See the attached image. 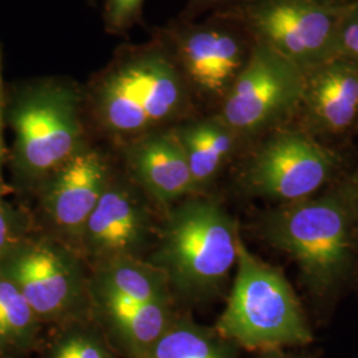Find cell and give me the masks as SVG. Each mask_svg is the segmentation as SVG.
<instances>
[{"label":"cell","mask_w":358,"mask_h":358,"mask_svg":"<svg viewBox=\"0 0 358 358\" xmlns=\"http://www.w3.org/2000/svg\"><path fill=\"white\" fill-rule=\"evenodd\" d=\"M176 45V60L192 92L222 103L255 41L236 19L219 13L206 23L180 29Z\"/></svg>","instance_id":"cell-10"},{"label":"cell","mask_w":358,"mask_h":358,"mask_svg":"<svg viewBox=\"0 0 358 358\" xmlns=\"http://www.w3.org/2000/svg\"><path fill=\"white\" fill-rule=\"evenodd\" d=\"M0 161H1V136H0Z\"/></svg>","instance_id":"cell-28"},{"label":"cell","mask_w":358,"mask_h":358,"mask_svg":"<svg viewBox=\"0 0 358 358\" xmlns=\"http://www.w3.org/2000/svg\"><path fill=\"white\" fill-rule=\"evenodd\" d=\"M15 161L26 178L45 179L81 146L78 96L69 85L40 84L13 106Z\"/></svg>","instance_id":"cell-7"},{"label":"cell","mask_w":358,"mask_h":358,"mask_svg":"<svg viewBox=\"0 0 358 358\" xmlns=\"http://www.w3.org/2000/svg\"><path fill=\"white\" fill-rule=\"evenodd\" d=\"M352 177H353V180H355V189H356V203H357V214H358V166L356 170H353L352 173Z\"/></svg>","instance_id":"cell-27"},{"label":"cell","mask_w":358,"mask_h":358,"mask_svg":"<svg viewBox=\"0 0 358 358\" xmlns=\"http://www.w3.org/2000/svg\"><path fill=\"white\" fill-rule=\"evenodd\" d=\"M52 358H109L103 346L85 334H69L53 349Z\"/></svg>","instance_id":"cell-21"},{"label":"cell","mask_w":358,"mask_h":358,"mask_svg":"<svg viewBox=\"0 0 358 358\" xmlns=\"http://www.w3.org/2000/svg\"><path fill=\"white\" fill-rule=\"evenodd\" d=\"M343 10L312 0H239L222 13L306 72L334 57Z\"/></svg>","instance_id":"cell-8"},{"label":"cell","mask_w":358,"mask_h":358,"mask_svg":"<svg viewBox=\"0 0 358 358\" xmlns=\"http://www.w3.org/2000/svg\"><path fill=\"white\" fill-rule=\"evenodd\" d=\"M38 319L24 296L0 268V349L26 348L35 334Z\"/></svg>","instance_id":"cell-19"},{"label":"cell","mask_w":358,"mask_h":358,"mask_svg":"<svg viewBox=\"0 0 358 358\" xmlns=\"http://www.w3.org/2000/svg\"><path fill=\"white\" fill-rule=\"evenodd\" d=\"M103 158L81 149L44 179L41 205L52 226L80 242L85 223L109 183Z\"/></svg>","instance_id":"cell-13"},{"label":"cell","mask_w":358,"mask_h":358,"mask_svg":"<svg viewBox=\"0 0 358 358\" xmlns=\"http://www.w3.org/2000/svg\"><path fill=\"white\" fill-rule=\"evenodd\" d=\"M294 122L331 146L358 133V64L334 56L306 71Z\"/></svg>","instance_id":"cell-11"},{"label":"cell","mask_w":358,"mask_h":358,"mask_svg":"<svg viewBox=\"0 0 358 358\" xmlns=\"http://www.w3.org/2000/svg\"><path fill=\"white\" fill-rule=\"evenodd\" d=\"M148 358H232L223 343L190 322L170 324Z\"/></svg>","instance_id":"cell-18"},{"label":"cell","mask_w":358,"mask_h":358,"mask_svg":"<svg viewBox=\"0 0 358 358\" xmlns=\"http://www.w3.org/2000/svg\"><path fill=\"white\" fill-rule=\"evenodd\" d=\"M260 358H304L299 356H292V355H285L282 350H273V352H266L264 356Z\"/></svg>","instance_id":"cell-26"},{"label":"cell","mask_w":358,"mask_h":358,"mask_svg":"<svg viewBox=\"0 0 358 358\" xmlns=\"http://www.w3.org/2000/svg\"><path fill=\"white\" fill-rule=\"evenodd\" d=\"M38 317H59L81 306L88 282L76 254L59 241L23 239L0 259Z\"/></svg>","instance_id":"cell-9"},{"label":"cell","mask_w":358,"mask_h":358,"mask_svg":"<svg viewBox=\"0 0 358 358\" xmlns=\"http://www.w3.org/2000/svg\"><path fill=\"white\" fill-rule=\"evenodd\" d=\"M269 247L289 256L308 291L317 299L337 294L358 264V214L352 174L294 203L275 205L256 223Z\"/></svg>","instance_id":"cell-1"},{"label":"cell","mask_w":358,"mask_h":358,"mask_svg":"<svg viewBox=\"0 0 358 358\" xmlns=\"http://www.w3.org/2000/svg\"><path fill=\"white\" fill-rule=\"evenodd\" d=\"M90 287L138 303L170 306L173 300L161 272L137 257H121L99 264Z\"/></svg>","instance_id":"cell-17"},{"label":"cell","mask_w":358,"mask_h":358,"mask_svg":"<svg viewBox=\"0 0 358 358\" xmlns=\"http://www.w3.org/2000/svg\"><path fill=\"white\" fill-rule=\"evenodd\" d=\"M90 292L109 324L134 349L148 352L171 324L169 304L138 303L97 288Z\"/></svg>","instance_id":"cell-16"},{"label":"cell","mask_w":358,"mask_h":358,"mask_svg":"<svg viewBox=\"0 0 358 358\" xmlns=\"http://www.w3.org/2000/svg\"><path fill=\"white\" fill-rule=\"evenodd\" d=\"M304 71L268 47L255 43L248 63L220 103L217 115L244 146L294 121Z\"/></svg>","instance_id":"cell-6"},{"label":"cell","mask_w":358,"mask_h":358,"mask_svg":"<svg viewBox=\"0 0 358 358\" xmlns=\"http://www.w3.org/2000/svg\"><path fill=\"white\" fill-rule=\"evenodd\" d=\"M239 232L234 217L210 198L194 196L173 206L146 260L165 278L173 299H214L236 267Z\"/></svg>","instance_id":"cell-2"},{"label":"cell","mask_w":358,"mask_h":358,"mask_svg":"<svg viewBox=\"0 0 358 358\" xmlns=\"http://www.w3.org/2000/svg\"><path fill=\"white\" fill-rule=\"evenodd\" d=\"M241 179L250 194L294 203L325 190L344 174V157L294 121L245 145Z\"/></svg>","instance_id":"cell-5"},{"label":"cell","mask_w":358,"mask_h":358,"mask_svg":"<svg viewBox=\"0 0 358 358\" xmlns=\"http://www.w3.org/2000/svg\"><path fill=\"white\" fill-rule=\"evenodd\" d=\"M334 56L358 64V1L341 13Z\"/></svg>","instance_id":"cell-20"},{"label":"cell","mask_w":358,"mask_h":358,"mask_svg":"<svg viewBox=\"0 0 358 358\" xmlns=\"http://www.w3.org/2000/svg\"><path fill=\"white\" fill-rule=\"evenodd\" d=\"M143 0H108L106 22L112 29H125L141 13Z\"/></svg>","instance_id":"cell-23"},{"label":"cell","mask_w":358,"mask_h":358,"mask_svg":"<svg viewBox=\"0 0 358 358\" xmlns=\"http://www.w3.org/2000/svg\"><path fill=\"white\" fill-rule=\"evenodd\" d=\"M315 3H319L321 6L325 7H331V8H336V10H343L349 7L350 4L356 3L358 0H312Z\"/></svg>","instance_id":"cell-25"},{"label":"cell","mask_w":358,"mask_h":358,"mask_svg":"<svg viewBox=\"0 0 358 358\" xmlns=\"http://www.w3.org/2000/svg\"><path fill=\"white\" fill-rule=\"evenodd\" d=\"M127 159L140 189L159 205H173L195 192L189 162L174 129L153 130L137 137L127 149Z\"/></svg>","instance_id":"cell-14"},{"label":"cell","mask_w":358,"mask_h":358,"mask_svg":"<svg viewBox=\"0 0 358 358\" xmlns=\"http://www.w3.org/2000/svg\"><path fill=\"white\" fill-rule=\"evenodd\" d=\"M192 1L196 8L206 10V8H213V7H219V6L229 7V6L238 3L239 0H192Z\"/></svg>","instance_id":"cell-24"},{"label":"cell","mask_w":358,"mask_h":358,"mask_svg":"<svg viewBox=\"0 0 358 358\" xmlns=\"http://www.w3.org/2000/svg\"><path fill=\"white\" fill-rule=\"evenodd\" d=\"M190 93L176 57L148 50L115 63L100 80L94 100L105 128L140 137L183 115Z\"/></svg>","instance_id":"cell-4"},{"label":"cell","mask_w":358,"mask_h":358,"mask_svg":"<svg viewBox=\"0 0 358 358\" xmlns=\"http://www.w3.org/2000/svg\"><path fill=\"white\" fill-rule=\"evenodd\" d=\"M152 232V217L141 195L134 187L110 179L78 243L97 264L121 257L141 259Z\"/></svg>","instance_id":"cell-12"},{"label":"cell","mask_w":358,"mask_h":358,"mask_svg":"<svg viewBox=\"0 0 358 358\" xmlns=\"http://www.w3.org/2000/svg\"><path fill=\"white\" fill-rule=\"evenodd\" d=\"M192 171L195 192L206 187L244 146L217 115L192 120L174 129Z\"/></svg>","instance_id":"cell-15"},{"label":"cell","mask_w":358,"mask_h":358,"mask_svg":"<svg viewBox=\"0 0 358 358\" xmlns=\"http://www.w3.org/2000/svg\"><path fill=\"white\" fill-rule=\"evenodd\" d=\"M217 328L223 340L263 353L313 340L304 309L284 273L254 255L242 239L229 301Z\"/></svg>","instance_id":"cell-3"},{"label":"cell","mask_w":358,"mask_h":358,"mask_svg":"<svg viewBox=\"0 0 358 358\" xmlns=\"http://www.w3.org/2000/svg\"><path fill=\"white\" fill-rule=\"evenodd\" d=\"M22 229L16 213L0 202V259L24 239Z\"/></svg>","instance_id":"cell-22"}]
</instances>
